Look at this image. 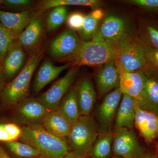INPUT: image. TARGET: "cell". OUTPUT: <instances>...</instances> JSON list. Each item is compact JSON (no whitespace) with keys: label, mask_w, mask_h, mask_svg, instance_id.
Here are the masks:
<instances>
[{"label":"cell","mask_w":158,"mask_h":158,"mask_svg":"<svg viewBox=\"0 0 158 158\" xmlns=\"http://www.w3.org/2000/svg\"><path fill=\"white\" fill-rule=\"evenodd\" d=\"M58 110L72 122L80 116L75 88H71L63 98Z\"/></svg>","instance_id":"obj_25"},{"label":"cell","mask_w":158,"mask_h":158,"mask_svg":"<svg viewBox=\"0 0 158 158\" xmlns=\"http://www.w3.org/2000/svg\"><path fill=\"white\" fill-rule=\"evenodd\" d=\"M112 151L123 158H140L143 151L132 129L122 128L113 133Z\"/></svg>","instance_id":"obj_7"},{"label":"cell","mask_w":158,"mask_h":158,"mask_svg":"<svg viewBox=\"0 0 158 158\" xmlns=\"http://www.w3.org/2000/svg\"><path fill=\"white\" fill-rule=\"evenodd\" d=\"M0 158H11L5 150L0 145Z\"/></svg>","instance_id":"obj_38"},{"label":"cell","mask_w":158,"mask_h":158,"mask_svg":"<svg viewBox=\"0 0 158 158\" xmlns=\"http://www.w3.org/2000/svg\"><path fill=\"white\" fill-rule=\"evenodd\" d=\"M113 158H123L121 157L117 156H115V157H113Z\"/></svg>","instance_id":"obj_42"},{"label":"cell","mask_w":158,"mask_h":158,"mask_svg":"<svg viewBox=\"0 0 158 158\" xmlns=\"http://www.w3.org/2000/svg\"><path fill=\"white\" fill-rule=\"evenodd\" d=\"M43 56L42 50L35 51L17 76L6 84L1 99L3 107L15 108L28 98L31 79Z\"/></svg>","instance_id":"obj_2"},{"label":"cell","mask_w":158,"mask_h":158,"mask_svg":"<svg viewBox=\"0 0 158 158\" xmlns=\"http://www.w3.org/2000/svg\"><path fill=\"white\" fill-rule=\"evenodd\" d=\"M5 75L3 73L2 69H0V99H1L3 90L6 86Z\"/></svg>","instance_id":"obj_36"},{"label":"cell","mask_w":158,"mask_h":158,"mask_svg":"<svg viewBox=\"0 0 158 158\" xmlns=\"http://www.w3.org/2000/svg\"><path fill=\"white\" fill-rule=\"evenodd\" d=\"M142 40L145 44L158 50V27L152 23H143L141 31Z\"/></svg>","instance_id":"obj_29"},{"label":"cell","mask_w":158,"mask_h":158,"mask_svg":"<svg viewBox=\"0 0 158 158\" xmlns=\"http://www.w3.org/2000/svg\"><path fill=\"white\" fill-rule=\"evenodd\" d=\"M119 72V87L122 92L133 98L140 108L144 110V79L142 72Z\"/></svg>","instance_id":"obj_12"},{"label":"cell","mask_w":158,"mask_h":158,"mask_svg":"<svg viewBox=\"0 0 158 158\" xmlns=\"http://www.w3.org/2000/svg\"><path fill=\"white\" fill-rule=\"evenodd\" d=\"M123 94L119 87L116 88L106 94L98 108L96 116L99 134L112 131Z\"/></svg>","instance_id":"obj_9"},{"label":"cell","mask_w":158,"mask_h":158,"mask_svg":"<svg viewBox=\"0 0 158 158\" xmlns=\"http://www.w3.org/2000/svg\"><path fill=\"white\" fill-rule=\"evenodd\" d=\"M65 158H88L85 156L80 155L76 154L73 153L69 152L67 154V155L65 157Z\"/></svg>","instance_id":"obj_37"},{"label":"cell","mask_w":158,"mask_h":158,"mask_svg":"<svg viewBox=\"0 0 158 158\" xmlns=\"http://www.w3.org/2000/svg\"><path fill=\"white\" fill-rule=\"evenodd\" d=\"M16 40L0 23V59L2 64L9 48Z\"/></svg>","instance_id":"obj_31"},{"label":"cell","mask_w":158,"mask_h":158,"mask_svg":"<svg viewBox=\"0 0 158 158\" xmlns=\"http://www.w3.org/2000/svg\"><path fill=\"white\" fill-rule=\"evenodd\" d=\"M21 129V141L36 148L41 158H65L69 152L66 138L54 135L42 125H23Z\"/></svg>","instance_id":"obj_1"},{"label":"cell","mask_w":158,"mask_h":158,"mask_svg":"<svg viewBox=\"0 0 158 158\" xmlns=\"http://www.w3.org/2000/svg\"><path fill=\"white\" fill-rule=\"evenodd\" d=\"M124 19L110 15L106 18L99 27L93 40L118 47L130 37Z\"/></svg>","instance_id":"obj_6"},{"label":"cell","mask_w":158,"mask_h":158,"mask_svg":"<svg viewBox=\"0 0 158 158\" xmlns=\"http://www.w3.org/2000/svg\"><path fill=\"white\" fill-rule=\"evenodd\" d=\"M136 102L131 97L123 94L114 122V131L122 128L132 129L135 127Z\"/></svg>","instance_id":"obj_19"},{"label":"cell","mask_w":158,"mask_h":158,"mask_svg":"<svg viewBox=\"0 0 158 158\" xmlns=\"http://www.w3.org/2000/svg\"><path fill=\"white\" fill-rule=\"evenodd\" d=\"M135 111V126L147 143H152L158 138V116L140 108L137 101Z\"/></svg>","instance_id":"obj_14"},{"label":"cell","mask_w":158,"mask_h":158,"mask_svg":"<svg viewBox=\"0 0 158 158\" xmlns=\"http://www.w3.org/2000/svg\"><path fill=\"white\" fill-rule=\"evenodd\" d=\"M80 116L90 115L96 101L97 94L91 79L85 78L75 88Z\"/></svg>","instance_id":"obj_16"},{"label":"cell","mask_w":158,"mask_h":158,"mask_svg":"<svg viewBox=\"0 0 158 158\" xmlns=\"http://www.w3.org/2000/svg\"><path fill=\"white\" fill-rule=\"evenodd\" d=\"M141 71L144 79V110L158 116V70L149 65Z\"/></svg>","instance_id":"obj_15"},{"label":"cell","mask_w":158,"mask_h":158,"mask_svg":"<svg viewBox=\"0 0 158 158\" xmlns=\"http://www.w3.org/2000/svg\"><path fill=\"white\" fill-rule=\"evenodd\" d=\"M112 131L99 134L90 153L93 158H108L112 151Z\"/></svg>","instance_id":"obj_24"},{"label":"cell","mask_w":158,"mask_h":158,"mask_svg":"<svg viewBox=\"0 0 158 158\" xmlns=\"http://www.w3.org/2000/svg\"><path fill=\"white\" fill-rule=\"evenodd\" d=\"M115 61L118 70L125 72L140 71L149 65L142 40L131 36L118 47Z\"/></svg>","instance_id":"obj_5"},{"label":"cell","mask_w":158,"mask_h":158,"mask_svg":"<svg viewBox=\"0 0 158 158\" xmlns=\"http://www.w3.org/2000/svg\"><path fill=\"white\" fill-rule=\"evenodd\" d=\"M34 2L31 0H3V4L12 9H22L33 5Z\"/></svg>","instance_id":"obj_35"},{"label":"cell","mask_w":158,"mask_h":158,"mask_svg":"<svg viewBox=\"0 0 158 158\" xmlns=\"http://www.w3.org/2000/svg\"><path fill=\"white\" fill-rule=\"evenodd\" d=\"M8 149L15 155L22 158H41L40 152L28 144L12 141L4 142Z\"/></svg>","instance_id":"obj_27"},{"label":"cell","mask_w":158,"mask_h":158,"mask_svg":"<svg viewBox=\"0 0 158 158\" xmlns=\"http://www.w3.org/2000/svg\"><path fill=\"white\" fill-rule=\"evenodd\" d=\"M102 3L97 0H46L40 4L41 12L57 6H88L94 9H98Z\"/></svg>","instance_id":"obj_26"},{"label":"cell","mask_w":158,"mask_h":158,"mask_svg":"<svg viewBox=\"0 0 158 158\" xmlns=\"http://www.w3.org/2000/svg\"><path fill=\"white\" fill-rule=\"evenodd\" d=\"M78 67L72 66L64 77L58 80L46 92L37 98V99L48 111L58 110L62 99L70 90Z\"/></svg>","instance_id":"obj_8"},{"label":"cell","mask_w":158,"mask_h":158,"mask_svg":"<svg viewBox=\"0 0 158 158\" xmlns=\"http://www.w3.org/2000/svg\"><path fill=\"white\" fill-rule=\"evenodd\" d=\"M83 43L76 32L69 29L66 30L51 42L49 53L54 59L72 58L77 53Z\"/></svg>","instance_id":"obj_10"},{"label":"cell","mask_w":158,"mask_h":158,"mask_svg":"<svg viewBox=\"0 0 158 158\" xmlns=\"http://www.w3.org/2000/svg\"><path fill=\"white\" fill-rule=\"evenodd\" d=\"M126 2L146 11L158 13V0H129Z\"/></svg>","instance_id":"obj_33"},{"label":"cell","mask_w":158,"mask_h":158,"mask_svg":"<svg viewBox=\"0 0 158 158\" xmlns=\"http://www.w3.org/2000/svg\"><path fill=\"white\" fill-rule=\"evenodd\" d=\"M104 16L102 9H94L91 13L85 16L83 27L78 32L80 37L84 42H88L94 39L97 33L99 24Z\"/></svg>","instance_id":"obj_23"},{"label":"cell","mask_w":158,"mask_h":158,"mask_svg":"<svg viewBox=\"0 0 158 158\" xmlns=\"http://www.w3.org/2000/svg\"><path fill=\"white\" fill-rule=\"evenodd\" d=\"M72 122L58 110L48 111L42 126L49 132L59 138H67Z\"/></svg>","instance_id":"obj_21"},{"label":"cell","mask_w":158,"mask_h":158,"mask_svg":"<svg viewBox=\"0 0 158 158\" xmlns=\"http://www.w3.org/2000/svg\"><path fill=\"white\" fill-rule=\"evenodd\" d=\"M26 59L24 50L18 40L13 43L2 63L5 77L11 78L19 71Z\"/></svg>","instance_id":"obj_22"},{"label":"cell","mask_w":158,"mask_h":158,"mask_svg":"<svg viewBox=\"0 0 158 158\" xmlns=\"http://www.w3.org/2000/svg\"><path fill=\"white\" fill-rule=\"evenodd\" d=\"M68 17V10L65 6H57L51 9L47 19L48 30L55 31L65 22Z\"/></svg>","instance_id":"obj_28"},{"label":"cell","mask_w":158,"mask_h":158,"mask_svg":"<svg viewBox=\"0 0 158 158\" xmlns=\"http://www.w3.org/2000/svg\"><path fill=\"white\" fill-rule=\"evenodd\" d=\"M140 158H154L153 156H147L145 157H143L142 156Z\"/></svg>","instance_id":"obj_39"},{"label":"cell","mask_w":158,"mask_h":158,"mask_svg":"<svg viewBox=\"0 0 158 158\" xmlns=\"http://www.w3.org/2000/svg\"><path fill=\"white\" fill-rule=\"evenodd\" d=\"M21 127L11 123H0V141L6 142L19 139Z\"/></svg>","instance_id":"obj_30"},{"label":"cell","mask_w":158,"mask_h":158,"mask_svg":"<svg viewBox=\"0 0 158 158\" xmlns=\"http://www.w3.org/2000/svg\"><path fill=\"white\" fill-rule=\"evenodd\" d=\"M3 4V0H0V6Z\"/></svg>","instance_id":"obj_41"},{"label":"cell","mask_w":158,"mask_h":158,"mask_svg":"<svg viewBox=\"0 0 158 158\" xmlns=\"http://www.w3.org/2000/svg\"><path fill=\"white\" fill-rule=\"evenodd\" d=\"M72 62H67L61 66H56L50 60H47L40 66L34 83V90L39 92L47 85L59 76L62 71L72 66Z\"/></svg>","instance_id":"obj_20"},{"label":"cell","mask_w":158,"mask_h":158,"mask_svg":"<svg viewBox=\"0 0 158 158\" xmlns=\"http://www.w3.org/2000/svg\"><path fill=\"white\" fill-rule=\"evenodd\" d=\"M95 81L99 98L119 87L120 73L115 60L102 66L96 75Z\"/></svg>","instance_id":"obj_13"},{"label":"cell","mask_w":158,"mask_h":158,"mask_svg":"<svg viewBox=\"0 0 158 158\" xmlns=\"http://www.w3.org/2000/svg\"><path fill=\"white\" fill-rule=\"evenodd\" d=\"M143 42V41H142ZM144 44V49L146 52V56L148 64L158 70V50L153 48L145 44Z\"/></svg>","instance_id":"obj_34"},{"label":"cell","mask_w":158,"mask_h":158,"mask_svg":"<svg viewBox=\"0 0 158 158\" xmlns=\"http://www.w3.org/2000/svg\"><path fill=\"white\" fill-rule=\"evenodd\" d=\"M118 47L106 43L92 40L84 42L77 53L72 57V66H102L116 60Z\"/></svg>","instance_id":"obj_4"},{"label":"cell","mask_w":158,"mask_h":158,"mask_svg":"<svg viewBox=\"0 0 158 158\" xmlns=\"http://www.w3.org/2000/svg\"><path fill=\"white\" fill-rule=\"evenodd\" d=\"M2 61H1V59H0V69H2Z\"/></svg>","instance_id":"obj_40"},{"label":"cell","mask_w":158,"mask_h":158,"mask_svg":"<svg viewBox=\"0 0 158 158\" xmlns=\"http://www.w3.org/2000/svg\"><path fill=\"white\" fill-rule=\"evenodd\" d=\"M43 25L39 16L33 17L19 37L18 41L24 51L33 54L42 37Z\"/></svg>","instance_id":"obj_17"},{"label":"cell","mask_w":158,"mask_h":158,"mask_svg":"<svg viewBox=\"0 0 158 158\" xmlns=\"http://www.w3.org/2000/svg\"><path fill=\"white\" fill-rule=\"evenodd\" d=\"M99 134L98 125L91 115L80 116L72 122L66 138L69 152L83 156L90 154Z\"/></svg>","instance_id":"obj_3"},{"label":"cell","mask_w":158,"mask_h":158,"mask_svg":"<svg viewBox=\"0 0 158 158\" xmlns=\"http://www.w3.org/2000/svg\"><path fill=\"white\" fill-rule=\"evenodd\" d=\"M32 19L28 11L13 13L0 10V23L16 40Z\"/></svg>","instance_id":"obj_18"},{"label":"cell","mask_w":158,"mask_h":158,"mask_svg":"<svg viewBox=\"0 0 158 158\" xmlns=\"http://www.w3.org/2000/svg\"><path fill=\"white\" fill-rule=\"evenodd\" d=\"M85 14L80 12H75L69 15L66 19V23L69 30L79 32L83 27Z\"/></svg>","instance_id":"obj_32"},{"label":"cell","mask_w":158,"mask_h":158,"mask_svg":"<svg viewBox=\"0 0 158 158\" xmlns=\"http://www.w3.org/2000/svg\"><path fill=\"white\" fill-rule=\"evenodd\" d=\"M15 109V116L24 125H42L48 111L37 99L29 97L20 102Z\"/></svg>","instance_id":"obj_11"}]
</instances>
